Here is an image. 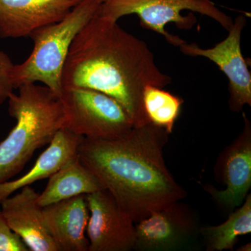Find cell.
<instances>
[{"mask_svg":"<svg viewBox=\"0 0 251 251\" xmlns=\"http://www.w3.org/2000/svg\"><path fill=\"white\" fill-rule=\"evenodd\" d=\"M135 251H193L199 248L198 216L191 206L180 201L151 211L135 223Z\"/></svg>","mask_w":251,"mask_h":251,"instance_id":"7","label":"cell"},{"mask_svg":"<svg viewBox=\"0 0 251 251\" xmlns=\"http://www.w3.org/2000/svg\"><path fill=\"white\" fill-rule=\"evenodd\" d=\"M66 128L84 138L113 140L134 127L127 112L106 94L87 88L62 90L60 97Z\"/></svg>","mask_w":251,"mask_h":251,"instance_id":"6","label":"cell"},{"mask_svg":"<svg viewBox=\"0 0 251 251\" xmlns=\"http://www.w3.org/2000/svg\"><path fill=\"white\" fill-rule=\"evenodd\" d=\"M17 234L9 227L0 208V251H29Z\"/></svg>","mask_w":251,"mask_h":251,"instance_id":"18","label":"cell"},{"mask_svg":"<svg viewBox=\"0 0 251 251\" xmlns=\"http://www.w3.org/2000/svg\"><path fill=\"white\" fill-rule=\"evenodd\" d=\"M82 138L66 128H60L30 171L17 179L0 184V202L25 186H31L36 181L49 178L68 163L76 158Z\"/></svg>","mask_w":251,"mask_h":251,"instance_id":"14","label":"cell"},{"mask_svg":"<svg viewBox=\"0 0 251 251\" xmlns=\"http://www.w3.org/2000/svg\"><path fill=\"white\" fill-rule=\"evenodd\" d=\"M184 10L212 18L227 31L232 27V18L220 11L210 0H110L100 5L99 16L118 21L127 15L136 14L143 27L163 36L169 44L179 47L186 41L166 30L174 23L178 28L190 29L196 23L194 15L182 16Z\"/></svg>","mask_w":251,"mask_h":251,"instance_id":"5","label":"cell"},{"mask_svg":"<svg viewBox=\"0 0 251 251\" xmlns=\"http://www.w3.org/2000/svg\"><path fill=\"white\" fill-rule=\"evenodd\" d=\"M94 1L98 2L99 4H105V3L108 2V1H110V0H94Z\"/></svg>","mask_w":251,"mask_h":251,"instance_id":"21","label":"cell"},{"mask_svg":"<svg viewBox=\"0 0 251 251\" xmlns=\"http://www.w3.org/2000/svg\"><path fill=\"white\" fill-rule=\"evenodd\" d=\"M88 251L134 250L135 223L106 189L86 195Z\"/></svg>","mask_w":251,"mask_h":251,"instance_id":"9","label":"cell"},{"mask_svg":"<svg viewBox=\"0 0 251 251\" xmlns=\"http://www.w3.org/2000/svg\"><path fill=\"white\" fill-rule=\"evenodd\" d=\"M243 117L242 133L224 150L219 159L226 188L219 190L211 185L204 188L216 204L228 211L242 205L251 187V125L245 112Z\"/></svg>","mask_w":251,"mask_h":251,"instance_id":"10","label":"cell"},{"mask_svg":"<svg viewBox=\"0 0 251 251\" xmlns=\"http://www.w3.org/2000/svg\"><path fill=\"white\" fill-rule=\"evenodd\" d=\"M171 81L157 67L145 41L98 13L73 41L62 74V90L106 94L123 107L134 127L150 123L143 105L145 87L163 88Z\"/></svg>","mask_w":251,"mask_h":251,"instance_id":"1","label":"cell"},{"mask_svg":"<svg viewBox=\"0 0 251 251\" xmlns=\"http://www.w3.org/2000/svg\"><path fill=\"white\" fill-rule=\"evenodd\" d=\"M39 193L30 186L0 202L1 210L13 231L31 251H59L44 216L37 204Z\"/></svg>","mask_w":251,"mask_h":251,"instance_id":"12","label":"cell"},{"mask_svg":"<svg viewBox=\"0 0 251 251\" xmlns=\"http://www.w3.org/2000/svg\"><path fill=\"white\" fill-rule=\"evenodd\" d=\"M43 208L46 224L59 251H88L85 234L90 211L86 195Z\"/></svg>","mask_w":251,"mask_h":251,"instance_id":"13","label":"cell"},{"mask_svg":"<svg viewBox=\"0 0 251 251\" xmlns=\"http://www.w3.org/2000/svg\"><path fill=\"white\" fill-rule=\"evenodd\" d=\"M105 189L97 176L85 166L78 156L49 177L47 186L37 198L41 207L75 197L79 195Z\"/></svg>","mask_w":251,"mask_h":251,"instance_id":"15","label":"cell"},{"mask_svg":"<svg viewBox=\"0 0 251 251\" xmlns=\"http://www.w3.org/2000/svg\"><path fill=\"white\" fill-rule=\"evenodd\" d=\"M247 18L239 15L229 29L228 36L211 49H201L196 44L184 43L180 50L186 55L209 59L219 67L229 80V106L232 111H242L251 106V75L241 49V37Z\"/></svg>","mask_w":251,"mask_h":251,"instance_id":"8","label":"cell"},{"mask_svg":"<svg viewBox=\"0 0 251 251\" xmlns=\"http://www.w3.org/2000/svg\"><path fill=\"white\" fill-rule=\"evenodd\" d=\"M100 5L94 0H83L62 21L33 31L29 36L34 43L30 55L13 68L14 89L40 82L60 97L62 71L73 41Z\"/></svg>","mask_w":251,"mask_h":251,"instance_id":"4","label":"cell"},{"mask_svg":"<svg viewBox=\"0 0 251 251\" xmlns=\"http://www.w3.org/2000/svg\"><path fill=\"white\" fill-rule=\"evenodd\" d=\"M251 243H249V244H246V245L242 246L238 249L239 251H251Z\"/></svg>","mask_w":251,"mask_h":251,"instance_id":"20","label":"cell"},{"mask_svg":"<svg viewBox=\"0 0 251 251\" xmlns=\"http://www.w3.org/2000/svg\"><path fill=\"white\" fill-rule=\"evenodd\" d=\"M83 0H0V37L30 36L59 22Z\"/></svg>","mask_w":251,"mask_h":251,"instance_id":"11","label":"cell"},{"mask_svg":"<svg viewBox=\"0 0 251 251\" xmlns=\"http://www.w3.org/2000/svg\"><path fill=\"white\" fill-rule=\"evenodd\" d=\"M251 232V194L240 207L232 211L226 222L201 227V235L206 251L233 250L240 236Z\"/></svg>","mask_w":251,"mask_h":251,"instance_id":"16","label":"cell"},{"mask_svg":"<svg viewBox=\"0 0 251 251\" xmlns=\"http://www.w3.org/2000/svg\"><path fill=\"white\" fill-rule=\"evenodd\" d=\"M169 135L148 123L116 139L81 140L79 159L135 223L187 196L163 157Z\"/></svg>","mask_w":251,"mask_h":251,"instance_id":"2","label":"cell"},{"mask_svg":"<svg viewBox=\"0 0 251 251\" xmlns=\"http://www.w3.org/2000/svg\"><path fill=\"white\" fill-rule=\"evenodd\" d=\"M18 89V94L12 92L8 99L9 115L16 125L0 143V184L21 173L64 123L62 102L49 87L29 83Z\"/></svg>","mask_w":251,"mask_h":251,"instance_id":"3","label":"cell"},{"mask_svg":"<svg viewBox=\"0 0 251 251\" xmlns=\"http://www.w3.org/2000/svg\"><path fill=\"white\" fill-rule=\"evenodd\" d=\"M14 67L9 56L0 50V106L8 100L14 90L11 77Z\"/></svg>","mask_w":251,"mask_h":251,"instance_id":"19","label":"cell"},{"mask_svg":"<svg viewBox=\"0 0 251 251\" xmlns=\"http://www.w3.org/2000/svg\"><path fill=\"white\" fill-rule=\"evenodd\" d=\"M163 88L147 86L143 92V105L150 123L166 130L168 134L173 132L184 100L181 97L170 93Z\"/></svg>","mask_w":251,"mask_h":251,"instance_id":"17","label":"cell"}]
</instances>
